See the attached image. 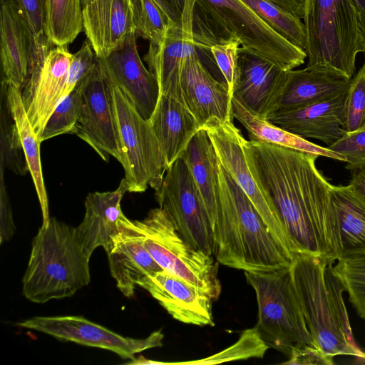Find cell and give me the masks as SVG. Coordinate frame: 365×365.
I'll return each instance as SVG.
<instances>
[{"instance_id": "obj_1", "label": "cell", "mask_w": 365, "mask_h": 365, "mask_svg": "<svg viewBox=\"0 0 365 365\" xmlns=\"http://www.w3.org/2000/svg\"><path fill=\"white\" fill-rule=\"evenodd\" d=\"M243 150L255 180L277 210L294 253L334 262L333 185L317 169L318 156L245 138Z\"/></svg>"}, {"instance_id": "obj_2", "label": "cell", "mask_w": 365, "mask_h": 365, "mask_svg": "<svg viewBox=\"0 0 365 365\" xmlns=\"http://www.w3.org/2000/svg\"><path fill=\"white\" fill-rule=\"evenodd\" d=\"M213 257L244 272L288 267L284 252L243 190L218 160L215 220L212 227Z\"/></svg>"}, {"instance_id": "obj_3", "label": "cell", "mask_w": 365, "mask_h": 365, "mask_svg": "<svg viewBox=\"0 0 365 365\" xmlns=\"http://www.w3.org/2000/svg\"><path fill=\"white\" fill-rule=\"evenodd\" d=\"M334 262L304 253H294L289 266L307 328L325 354L358 356L344 301V289L332 271Z\"/></svg>"}, {"instance_id": "obj_4", "label": "cell", "mask_w": 365, "mask_h": 365, "mask_svg": "<svg viewBox=\"0 0 365 365\" xmlns=\"http://www.w3.org/2000/svg\"><path fill=\"white\" fill-rule=\"evenodd\" d=\"M193 36L199 51L237 40L242 48L284 71L304 63L305 51L273 31L242 0H195Z\"/></svg>"}, {"instance_id": "obj_5", "label": "cell", "mask_w": 365, "mask_h": 365, "mask_svg": "<svg viewBox=\"0 0 365 365\" xmlns=\"http://www.w3.org/2000/svg\"><path fill=\"white\" fill-rule=\"evenodd\" d=\"M22 294L43 304L70 297L91 281L90 259L76 237L75 227L50 217L32 240Z\"/></svg>"}, {"instance_id": "obj_6", "label": "cell", "mask_w": 365, "mask_h": 365, "mask_svg": "<svg viewBox=\"0 0 365 365\" xmlns=\"http://www.w3.org/2000/svg\"><path fill=\"white\" fill-rule=\"evenodd\" d=\"M306 68L351 79L359 51L354 0H305Z\"/></svg>"}, {"instance_id": "obj_7", "label": "cell", "mask_w": 365, "mask_h": 365, "mask_svg": "<svg viewBox=\"0 0 365 365\" xmlns=\"http://www.w3.org/2000/svg\"><path fill=\"white\" fill-rule=\"evenodd\" d=\"M289 266L245 272L256 294L258 331L269 348L288 358L294 349L303 344L317 347L307 328Z\"/></svg>"}, {"instance_id": "obj_8", "label": "cell", "mask_w": 365, "mask_h": 365, "mask_svg": "<svg viewBox=\"0 0 365 365\" xmlns=\"http://www.w3.org/2000/svg\"><path fill=\"white\" fill-rule=\"evenodd\" d=\"M134 222L143 234L146 249L163 270L193 284L213 300L218 299V262L213 256L191 246L165 210L152 209L143 220Z\"/></svg>"}, {"instance_id": "obj_9", "label": "cell", "mask_w": 365, "mask_h": 365, "mask_svg": "<svg viewBox=\"0 0 365 365\" xmlns=\"http://www.w3.org/2000/svg\"><path fill=\"white\" fill-rule=\"evenodd\" d=\"M113 93L128 192H143L148 186L156 190L167 170L158 140L149 120L114 85Z\"/></svg>"}, {"instance_id": "obj_10", "label": "cell", "mask_w": 365, "mask_h": 365, "mask_svg": "<svg viewBox=\"0 0 365 365\" xmlns=\"http://www.w3.org/2000/svg\"><path fill=\"white\" fill-rule=\"evenodd\" d=\"M221 165L251 200L277 242L292 259L294 250L272 203L255 180L243 150L245 138L233 122L212 118L203 126Z\"/></svg>"}, {"instance_id": "obj_11", "label": "cell", "mask_w": 365, "mask_h": 365, "mask_svg": "<svg viewBox=\"0 0 365 365\" xmlns=\"http://www.w3.org/2000/svg\"><path fill=\"white\" fill-rule=\"evenodd\" d=\"M155 195L159 207L168 213L183 238L195 249L213 256L209 217L188 167L181 157L166 170Z\"/></svg>"}, {"instance_id": "obj_12", "label": "cell", "mask_w": 365, "mask_h": 365, "mask_svg": "<svg viewBox=\"0 0 365 365\" xmlns=\"http://www.w3.org/2000/svg\"><path fill=\"white\" fill-rule=\"evenodd\" d=\"M82 106L73 134L87 143L106 161L123 159L113 84L98 60L81 82Z\"/></svg>"}, {"instance_id": "obj_13", "label": "cell", "mask_w": 365, "mask_h": 365, "mask_svg": "<svg viewBox=\"0 0 365 365\" xmlns=\"http://www.w3.org/2000/svg\"><path fill=\"white\" fill-rule=\"evenodd\" d=\"M17 325L62 341L109 350L128 360L133 359L136 354L162 346L164 338L160 330L143 339L123 336L82 316H36Z\"/></svg>"}, {"instance_id": "obj_14", "label": "cell", "mask_w": 365, "mask_h": 365, "mask_svg": "<svg viewBox=\"0 0 365 365\" xmlns=\"http://www.w3.org/2000/svg\"><path fill=\"white\" fill-rule=\"evenodd\" d=\"M0 39L2 80L22 91L34 63L51 42L36 38L9 0H1Z\"/></svg>"}, {"instance_id": "obj_15", "label": "cell", "mask_w": 365, "mask_h": 365, "mask_svg": "<svg viewBox=\"0 0 365 365\" xmlns=\"http://www.w3.org/2000/svg\"><path fill=\"white\" fill-rule=\"evenodd\" d=\"M137 37L136 33L131 34L106 57L98 60L113 84L149 120L160 96V88L155 76L140 58Z\"/></svg>"}, {"instance_id": "obj_16", "label": "cell", "mask_w": 365, "mask_h": 365, "mask_svg": "<svg viewBox=\"0 0 365 365\" xmlns=\"http://www.w3.org/2000/svg\"><path fill=\"white\" fill-rule=\"evenodd\" d=\"M195 0H185L181 19L172 24L163 42L150 43L144 59L155 76L160 94L173 96L183 102L180 80L186 58L197 51L192 31Z\"/></svg>"}, {"instance_id": "obj_17", "label": "cell", "mask_w": 365, "mask_h": 365, "mask_svg": "<svg viewBox=\"0 0 365 365\" xmlns=\"http://www.w3.org/2000/svg\"><path fill=\"white\" fill-rule=\"evenodd\" d=\"M240 65V82L232 97L257 116L269 120L279 109L289 71L241 47Z\"/></svg>"}, {"instance_id": "obj_18", "label": "cell", "mask_w": 365, "mask_h": 365, "mask_svg": "<svg viewBox=\"0 0 365 365\" xmlns=\"http://www.w3.org/2000/svg\"><path fill=\"white\" fill-rule=\"evenodd\" d=\"M183 102L202 126L212 118L233 122L232 96L204 65L198 51L184 63L180 80Z\"/></svg>"}, {"instance_id": "obj_19", "label": "cell", "mask_w": 365, "mask_h": 365, "mask_svg": "<svg viewBox=\"0 0 365 365\" xmlns=\"http://www.w3.org/2000/svg\"><path fill=\"white\" fill-rule=\"evenodd\" d=\"M175 319L187 324L215 325L213 299L203 291L165 270L146 276L139 284Z\"/></svg>"}, {"instance_id": "obj_20", "label": "cell", "mask_w": 365, "mask_h": 365, "mask_svg": "<svg viewBox=\"0 0 365 365\" xmlns=\"http://www.w3.org/2000/svg\"><path fill=\"white\" fill-rule=\"evenodd\" d=\"M128 192L125 180L113 191L88 193L85 200V215L75 227L76 239L88 259L95 250L103 247L108 252L112 238L118 235L129 220L122 212L120 202Z\"/></svg>"}, {"instance_id": "obj_21", "label": "cell", "mask_w": 365, "mask_h": 365, "mask_svg": "<svg viewBox=\"0 0 365 365\" xmlns=\"http://www.w3.org/2000/svg\"><path fill=\"white\" fill-rule=\"evenodd\" d=\"M72 55L68 45L51 48L34 84L27 93L21 94L26 114L39 141L47 120L63 98Z\"/></svg>"}, {"instance_id": "obj_22", "label": "cell", "mask_w": 365, "mask_h": 365, "mask_svg": "<svg viewBox=\"0 0 365 365\" xmlns=\"http://www.w3.org/2000/svg\"><path fill=\"white\" fill-rule=\"evenodd\" d=\"M346 93L301 107L279 109L269 121L298 136L329 145L346 133L342 128Z\"/></svg>"}, {"instance_id": "obj_23", "label": "cell", "mask_w": 365, "mask_h": 365, "mask_svg": "<svg viewBox=\"0 0 365 365\" xmlns=\"http://www.w3.org/2000/svg\"><path fill=\"white\" fill-rule=\"evenodd\" d=\"M106 254L110 274L126 297L133 296L135 288L146 276L163 270L146 249L140 229L130 220L112 238Z\"/></svg>"}, {"instance_id": "obj_24", "label": "cell", "mask_w": 365, "mask_h": 365, "mask_svg": "<svg viewBox=\"0 0 365 365\" xmlns=\"http://www.w3.org/2000/svg\"><path fill=\"white\" fill-rule=\"evenodd\" d=\"M83 28L98 58L135 33L130 0H94L83 7Z\"/></svg>"}, {"instance_id": "obj_25", "label": "cell", "mask_w": 365, "mask_h": 365, "mask_svg": "<svg viewBox=\"0 0 365 365\" xmlns=\"http://www.w3.org/2000/svg\"><path fill=\"white\" fill-rule=\"evenodd\" d=\"M158 140L167 169L183 154L202 125L184 103L160 94L149 120Z\"/></svg>"}, {"instance_id": "obj_26", "label": "cell", "mask_w": 365, "mask_h": 365, "mask_svg": "<svg viewBox=\"0 0 365 365\" xmlns=\"http://www.w3.org/2000/svg\"><path fill=\"white\" fill-rule=\"evenodd\" d=\"M333 260L365 252V200L349 184L332 185Z\"/></svg>"}, {"instance_id": "obj_27", "label": "cell", "mask_w": 365, "mask_h": 365, "mask_svg": "<svg viewBox=\"0 0 365 365\" xmlns=\"http://www.w3.org/2000/svg\"><path fill=\"white\" fill-rule=\"evenodd\" d=\"M351 79L306 68L290 70L279 109L301 107L346 93Z\"/></svg>"}, {"instance_id": "obj_28", "label": "cell", "mask_w": 365, "mask_h": 365, "mask_svg": "<svg viewBox=\"0 0 365 365\" xmlns=\"http://www.w3.org/2000/svg\"><path fill=\"white\" fill-rule=\"evenodd\" d=\"M181 158L192 175L212 227L216 212L218 159L205 129L201 128L194 135Z\"/></svg>"}, {"instance_id": "obj_29", "label": "cell", "mask_w": 365, "mask_h": 365, "mask_svg": "<svg viewBox=\"0 0 365 365\" xmlns=\"http://www.w3.org/2000/svg\"><path fill=\"white\" fill-rule=\"evenodd\" d=\"M232 104L233 117L244 126L250 140L274 144L318 157L346 162L345 158L341 155L293 134L268 120L257 116L234 97Z\"/></svg>"}, {"instance_id": "obj_30", "label": "cell", "mask_w": 365, "mask_h": 365, "mask_svg": "<svg viewBox=\"0 0 365 365\" xmlns=\"http://www.w3.org/2000/svg\"><path fill=\"white\" fill-rule=\"evenodd\" d=\"M2 82L5 85L9 106L19 133L29 171L31 175L38 198L42 213V224L45 225L48 223L50 216L48 197L41 168V142L38 139L26 114L21 91L4 80H2Z\"/></svg>"}, {"instance_id": "obj_31", "label": "cell", "mask_w": 365, "mask_h": 365, "mask_svg": "<svg viewBox=\"0 0 365 365\" xmlns=\"http://www.w3.org/2000/svg\"><path fill=\"white\" fill-rule=\"evenodd\" d=\"M83 29L81 0H46V34L51 43L68 45Z\"/></svg>"}, {"instance_id": "obj_32", "label": "cell", "mask_w": 365, "mask_h": 365, "mask_svg": "<svg viewBox=\"0 0 365 365\" xmlns=\"http://www.w3.org/2000/svg\"><path fill=\"white\" fill-rule=\"evenodd\" d=\"M9 168L25 175L29 168L19 133L11 114L4 83L1 81L0 110V170Z\"/></svg>"}, {"instance_id": "obj_33", "label": "cell", "mask_w": 365, "mask_h": 365, "mask_svg": "<svg viewBox=\"0 0 365 365\" xmlns=\"http://www.w3.org/2000/svg\"><path fill=\"white\" fill-rule=\"evenodd\" d=\"M273 31L288 41L305 49L306 31L304 22L269 0H242Z\"/></svg>"}, {"instance_id": "obj_34", "label": "cell", "mask_w": 365, "mask_h": 365, "mask_svg": "<svg viewBox=\"0 0 365 365\" xmlns=\"http://www.w3.org/2000/svg\"><path fill=\"white\" fill-rule=\"evenodd\" d=\"M332 271L358 315L365 320V252L341 257Z\"/></svg>"}, {"instance_id": "obj_35", "label": "cell", "mask_w": 365, "mask_h": 365, "mask_svg": "<svg viewBox=\"0 0 365 365\" xmlns=\"http://www.w3.org/2000/svg\"><path fill=\"white\" fill-rule=\"evenodd\" d=\"M269 348L255 326L244 330L235 344L218 353L201 359L170 362V364H217L250 358H262Z\"/></svg>"}, {"instance_id": "obj_36", "label": "cell", "mask_w": 365, "mask_h": 365, "mask_svg": "<svg viewBox=\"0 0 365 365\" xmlns=\"http://www.w3.org/2000/svg\"><path fill=\"white\" fill-rule=\"evenodd\" d=\"M135 33L149 41L160 44L170 26L173 24L154 0H130Z\"/></svg>"}, {"instance_id": "obj_37", "label": "cell", "mask_w": 365, "mask_h": 365, "mask_svg": "<svg viewBox=\"0 0 365 365\" xmlns=\"http://www.w3.org/2000/svg\"><path fill=\"white\" fill-rule=\"evenodd\" d=\"M81 82L55 108L44 127L40 138L41 142L62 134H73L81 111Z\"/></svg>"}, {"instance_id": "obj_38", "label": "cell", "mask_w": 365, "mask_h": 365, "mask_svg": "<svg viewBox=\"0 0 365 365\" xmlns=\"http://www.w3.org/2000/svg\"><path fill=\"white\" fill-rule=\"evenodd\" d=\"M365 124V63L351 78L346 93L342 128L353 133Z\"/></svg>"}, {"instance_id": "obj_39", "label": "cell", "mask_w": 365, "mask_h": 365, "mask_svg": "<svg viewBox=\"0 0 365 365\" xmlns=\"http://www.w3.org/2000/svg\"><path fill=\"white\" fill-rule=\"evenodd\" d=\"M237 40L215 44L210 48L216 65L221 72L232 96L240 78V49Z\"/></svg>"}, {"instance_id": "obj_40", "label": "cell", "mask_w": 365, "mask_h": 365, "mask_svg": "<svg viewBox=\"0 0 365 365\" xmlns=\"http://www.w3.org/2000/svg\"><path fill=\"white\" fill-rule=\"evenodd\" d=\"M326 148L345 158L347 170L354 172L365 168V130L346 133Z\"/></svg>"}, {"instance_id": "obj_41", "label": "cell", "mask_w": 365, "mask_h": 365, "mask_svg": "<svg viewBox=\"0 0 365 365\" xmlns=\"http://www.w3.org/2000/svg\"><path fill=\"white\" fill-rule=\"evenodd\" d=\"M98 58L88 41H85L81 48L74 54L69 65L63 98L92 71Z\"/></svg>"}, {"instance_id": "obj_42", "label": "cell", "mask_w": 365, "mask_h": 365, "mask_svg": "<svg viewBox=\"0 0 365 365\" xmlns=\"http://www.w3.org/2000/svg\"><path fill=\"white\" fill-rule=\"evenodd\" d=\"M27 22L35 37L47 38L46 34V0H9Z\"/></svg>"}, {"instance_id": "obj_43", "label": "cell", "mask_w": 365, "mask_h": 365, "mask_svg": "<svg viewBox=\"0 0 365 365\" xmlns=\"http://www.w3.org/2000/svg\"><path fill=\"white\" fill-rule=\"evenodd\" d=\"M289 360L283 364L292 365H333L334 357L325 354L317 347L303 344L294 349Z\"/></svg>"}, {"instance_id": "obj_44", "label": "cell", "mask_w": 365, "mask_h": 365, "mask_svg": "<svg viewBox=\"0 0 365 365\" xmlns=\"http://www.w3.org/2000/svg\"><path fill=\"white\" fill-rule=\"evenodd\" d=\"M0 243L2 244L11 240L16 228L2 170H0Z\"/></svg>"}, {"instance_id": "obj_45", "label": "cell", "mask_w": 365, "mask_h": 365, "mask_svg": "<svg viewBox=\"0 0 365 365\" xmlns=\"http://www.w3.org/2000/svg\"><path fill=\"white\" fill-rule=\"evenodd\" d=\"M164 11L172 24L180 21L182 14L185 0H154Z\"/></svg>"}, {"instance_id": "obj_46", "label": "cell", "mask_w": 365, "mask_h": 365, "mask_svg": "<svg viewBox=\"0 0 365 365\" xmlns=\"http://www.w3.org/2000/svg\"><path fill=\"white\" fill-rule=\"evenodd\" d=\"M357 16L359 51L365 53V0H354Z\"/></svg>"}, {"instance_id": "obj_47", "label": "cell", "mask_w": 365, "mask_h": 365, "mask_svg": "<svg viewBox=\"0 0 365 365\" xmlns=\"http://www.w3.org/2000/svg\"><path fill=\"white\" fill-rule=\"evenodd\" d=\"M295 16L303 19L305 0H269Z\"/></svg>"}, {"instance_id": "obj_48", "label": "cell", "mask_w": 365, "mask_h": 365, "mask_svg": "<svg viewBox=\"0 0 365 365\" xmlns=\"http://www.w3.org/2000/svg\"><path fill=\"white\" fill-rule=\"evenodd\" d=\"M349 185L365 200V168L354 172Z\"/></svg>"}, {"instance_id": "obj_49", "label": "cell", "mask_w": 365, "mask_h": 365, "mask_svg": "<svg viewBox=\"0 0 365 365\" xmlns=\"http://www.w3.org/2000/svg\"><path fill=\"white\" fill-rule=\"evenodd\" d=\"M125 364H130V365L170 364V362L153 361L151 359H145L143 356H140L138 358H134L133 359L129 360V361L126 362Z\"/></svg>"}, {"instance_id": "obj_50", "label": "cell", "mask_w": 365, "mask_h": 365, "mask_svg": "<svg viewBox=\"0 0 365 365\" xmlns=\"http://www.w3.org/2000/svg\"><path fill=\"white\" fill-rule=\"evenodd\" d=\"M356 364H365V352L361 351L358 356H354Z\"/></svg>"}, {"instance_id": "obj_51", "label": "cell", "mask_w": 365, "mask_h": 365, "mask_svg": "<svg viewBox=\"0 0 365 365\" xmlns=\"http://www.w3.org/2000/svg\"><path fill=\"white\" fill-rule=\"evenodd\" d=\"M94 0H81L82 6L84 7Z\"/></svg>"}, {"instance_id": "obj_52", "label": "cell", "mask_w": 365, "mask_h": 365, "mask_svg": "<svg viewBox=\"0 0 365 365\" xmlns=\"http://www.w3.org/2000/svg\"><path fill=\"white\" fill-rule=\"evenodd\" d=\"M365 130V124L361 128L358 129L357 130Z\"/></svg>"}]
</instances>
